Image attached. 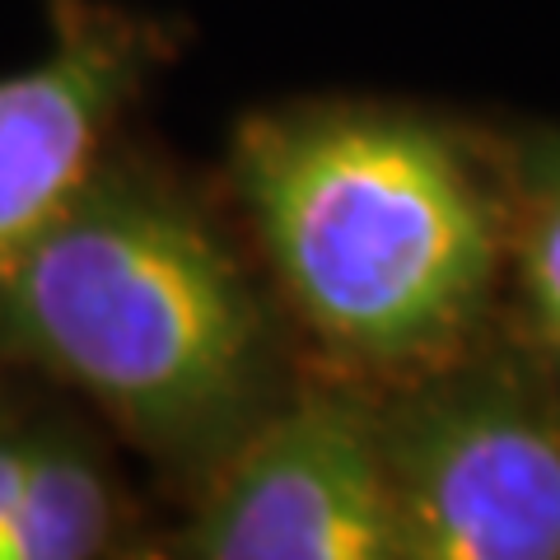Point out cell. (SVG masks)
<instances>
[{
	"instance_id": "cell-1",
	"label": "cell",
	"mask_w": 560,
	"mask_h": 560,
	"mask_svg": "<svg viewBox=\"0 0 560 560\" xmlns=\"http://www.w3.org/2000/svg\"><path fill=\"white\" fill-rule=\"evenodd\" d=\"M234 187L304 323L370 370L448 364L510 253V206L463 140L407 113L261 117Z\"/></svg>"
},
{
	"instance_id": "cell-2",
	"label": "cell",
	"mask_w": 560,
	"mask_h": 560,
	"mask_svg": "<svg viewBox=\"0 0 560 560\" xmlns=\"http://www.w3.org/2000/svg\"><path fill=\"white\" fill-rule=\"evenodd\" d=\"M0 337L160 453L224 440L267 370L257 300L220 238L98 168L0 261Z\"/></svg>"
},
{
	"instance_id": "cell-3",
	"label": "cell",
	"mask_w": 560,
	"mask_h": 560,
	"mask_svg": "<svg viewBox=\"0 0 560 560\" xmlns=\"http://www.w3.org/2000/svg\"><path fill=\"white\" fill-rule=\"evenodd\" d=\"M397 556L560 560V378L523 364L430 370L378 416Z\"/></svg>"
},
{
	"instance_id": "cell-4",
	"label": "cell",
	"mask_w": 560,
	"mask_h": 560,
	"mask_svg": "<svg viewBox=\"0 0 560 560\" xmlns=\"http://www.w3.org/2000/svg\"><path fill=\"white\" fill-rule=\"evenodd\" d=\"M178 551L201 560H393L397 523L378 416L323 397L267 420Z\"/></svg>"
},
{
	"instance_id": "cell-5",
	"label": "cell",
	"mask_w": 560,
	"mask_h": 560,
	"mask_svg": "<svg viewBox=\"0 0 560 560\" xmlns=\"http://www.w3.org/2000/svg\"><path fill=\"white\" fill-rule=\"evenodd\" d=\"M140 47L121 24H70L61 51L0 80V261L94 178L103 131L136 90Z\"/></svg>"
},
{
	"instance_id": "cell-6",
	"label": "cell",
	"mask_w": 560,
	"mask_h": 560,
	"mask_svg": "<svg viewBox=\"0 0 560 560\" xmlns=\"http://www.w3.org/2000/svg\"><path fill=\"white\" fill-rule=\"evenodd\" d=\"M113 537V490L84 448L33 434L20 504L0 528V560H84Z\"/></svg>"
},
{
	"instance_id": "cell-7",
	"label": "cell",
	"mask_w": 560,
	"mask_h": 560,
	"mask_svg": "<svg viewBox=\"0 0 560 560\" xmlns=\"http://www.w3.org/2000/svg\"><path fill=\"white\" fill-rule=\"evenodd\" d=\"M510 253L523 318L547 370L560 378V136H533L514 164Z\"/></svg>"
},
{
	"instance_id": "cell-8",
	"label": "cell",
	"mask_w": 560,
	"mask_h": 560,
	"mask_svg": "<svg viewBox=\"0 0 560 560\" xmlns=\"http://www.w3.org/2000/svg\"><path fill=\"white\" fill-rule=\"evenodd\" d=\"M28 444H33V434H0V528H5L14 504H20L24 471H28Z\"/></svg>"
}]
</instances>
